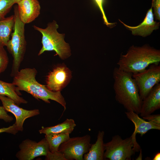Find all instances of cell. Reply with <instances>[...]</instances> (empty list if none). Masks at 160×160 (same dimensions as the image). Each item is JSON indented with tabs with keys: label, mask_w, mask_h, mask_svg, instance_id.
Returning a JSON list of instances; mask_svg holds the SVG:
<instances>
[{
	"label": "cell",
	"mask_w": 160,
	"mask_h": 160,
	"mask_svg": "<svg viewBox=\"0 0 160 160\" xmlns=\"http://www.w3.org/2000/svg\"><path fill=\"white\" fill-rule=\"evenodd\" d=\"M132 74L114 68L113 77V88L116 101L122 105L127 111L140 113L142 100Z\"/></svg>",
	"instance_id": "6da1fadb"
},
{
	"label": "cell",
	"mask_w": 160,
	"mask_h": 160,
	"mask_svg": "<svg viewBox=\"0 0 160 160\" xmlns=\"http://www.w3.org/2000/svg\"><path fill=\"white\" fill-rule=\"evenodd\" d=\"M37 71L34 68L22 69L13 77L12 83L16 89L24 91L31 95L37 100L40 99L47 103L49 100H54L66 109V102L60 91L55 92L49 89L46 85L39 83L36 79Z\"/></svg>",
	"instance_id": "7a4b0ae2"
},
{
	"label": "cell",
	"mask_w": 160,
	"mask_h": 160,
	"mask_svg": "<svg viewBox=\"0 0 160 160\" xmlns=\"http://www.w3.org/2000/svg\"><path fill=\"white\" fill-rule=\"evenodd\" d=\"M160 62V50L145 44L131 46L126 54H121L117 64L119 69L133 74L144 70L151 64H159Z\"/></svg>",
	"instance_id": "3957f363"
},
{
	"label": "cell",
	"mask_w": 160,
	"mask_h": 160,
	"mask_svg": "<svg viewBox=\"0 0 160 160\" xmlns=\"http://www.w3.org/2000/svg\"><path fill=\"white\" fill-rule=\"evenodd\" d=\"M34 29L42 34V47L38 53L40 55L45 51H54L62 59L69 57L71 55V50L68 44L64 40L65 34L59 33L57 29L59 26L56 22L53 20L49 23L47 27L42 28L34 25Z\"/></svg>",
	"instance_id": "277c9868"
},
{
	"label": "cell",
	"mask_w": 160,
	"mask_h": 160,
	"mask_svg": "<svg viewBox=\"0 0 160 160\" xmlns=\"http://www.w3.org/2000/svg\"><path fill=\"white\" fill-rule=\"evenodd\" d=\"M15 23L11 38L6 46L13 58L11 76L14 77L19 71L26 49V43L25 36V24L20 19L17 6L14 7Z\"/></svg>",
	"instance_id": "5b68a950"
},
{
	"label": "cell",
	"mask_w": 160,
	"mask_h": 160,
	"mask_svg": "<svg viewBox=\"0 0 160 160\" xmlns=\"http://www.w3.org/2000/svg\"><path fill=\"white\" fill-rule=\"evenodd\" d=\"M136 134L134 132L124 139L118 135H115L110 141L104 143V157L110 160H130L136 152L140 151L137 141Z\"/></svg>",
	"instance_id": "8992f818"
},
{
	"label": "cell",
	"mask_w": 160,
	"mask_h": 160,
	"mask_svg": "<svg viewBox=\"0 0 160 160\" xmlns=\"http://www.w3.org/2000/svg\"><path fill=\"white\" fill-rule=\"evenodd\" d=\"M91 137L86 135L81 137L69 138L60 145L58 151L66 160H83L84 155L90 147Z\"/></svg>",
	"instance_id": "52a82bcc"
},
{
	"label": "cell",
	"mask_w": 160,
	"mask_h": 160,
	"mask_svg": "<svg viewBox=\"0 0 160 160\" xmlns=\"http://www.w3.org/2000/svg\"><path fill=\"white\" fill-rule=\"evenodd\" d=\"M148 67L143 71L132 74L142 100L147 96L153 87L160 82V65L153 64Z\"/></svg>",
	"instance_id": "ba28073f"
},
{
	"label": "cell",
	"mask_w": 160,
	"mask_h": 160,
	"mask_svg": "<svg viewBox=\"0 0 160 160\" xmlns=\"http://www.w3.org/2000/svg\"><path fill=\"white\" fill-rule=\"evenodd\" d=\"M19 148L15 156L20 160H31L39 156H46L50 151L45 137L38 142L25 139L19 145Z\"/></svg>",
	"instance_id": "9c48e42d"
},
{
	"label": "cell",
	"mask_w": 160,
	"mask_h": 160,
	"mask_svg": "<svg viewBox=\"0 0 160 160\" xmlns=\"http://www.w3.org/2000/svg\"><path fill=\"white\" fill-rule=\"evenodd\" d=\"M0 100L5 109L12 113L15 117V124L19 131H23V123L26 119L40 114L39 109L29 110L21 108L12 99L6 96L0 95Z\"/></svg>",
	"instance_id": "30bf717a"
},
{
	"label": "cell",
	"mask_w": 160,
	"mask_h": 160,
	"mask_svg": "<svg viewBox=\"0 0 160 160\" xmlns=\"http://www.w3.org/2000/svg\"><path fill=\"white\" fill-rule=\"evenodd\" d=\"M71 74L70 70L66 66H57L47 76L46 86L51 91H60L70 81Z\"/></svg>",
	"instance_id": "8fae6325"
},
{
	"label": "cell",
	"mask_w": 160,
	"mask_h": 160,
	"mask_svg": "<svg viewBox=\"0 0 160 160\" xmlns=\"http://www.w3.org/2000/svg\"><path fill=\"white\" fill-rule=\"evenodd\" d=\"M119 20L127 29L132 32V35L143 37L150 35L154 30L158 29L160 25L159 22L154 20V15L152 7L148 11L143 22L137 26L128 25L119 19Z\"/></svg>",
	"instance_id": "7c38bea8"
},
{
	"label": "cell",
	"mask_w": 160,
	"mask_h": 160,
	"mask_svg": "<svg viewBox=\"0 0 160 160\" xmlns=\"http://www.w3.org/2000/svg\"><path fill=\"white\" fill-rule=\"evenodd\" d=\"M17 4L19 18L25 24L34 21L40 14L41 7L38 0H22Z\"/></svg>",
	"instance_id": "4fadbf2b"
},
{
	"label": "cell",
	"mask_w": 160,
	"mask_h": 160,
	"mask_svg": "<svg viewBox=\"0 0 160 160\" xmlns=\"http://www.w3.org/2000/svg\"><path fill=\"white\" fill-rule=\"evenodd\" d=\"M160 108V83L156 85L142 100L140 116L151 114Z\"/></svg>",
	"instance_id": "5bb4252c"
},
{
	"label": "cell",
	"mask_w": 160,
	"mask_h": 160,
	"mask_svg": "<svg viewBox=\"0 0 160 160\" xmlns=\"http://www.w3.org/2000/svg\"><path fill=\"white\" fill-rule=\"evenodd\" d=\"M125 113L127 118L134 124L135 129L133 132L136 134H140L143 136L151 129L160 130V125L151 121H146L134 112L127 111Z\"/></svg>",
	"instance_id": "9a60e30c"
},
{
	"label": "cell",
	"mask_w": 160,
	"mask_h": 160,
	"mask_svg": "<svg viewBox=\"0 0 160 160\" xmlns=\"http://www.w3.org/2000/svg\"><path fill=\"white\" fill-rule=\"evenodd\" d=\"M104 131H99L95 143L91 144L88 152L83 156L84 160H103L105 149L103 138Z\"/></svg>",
	"instance_id": "2e32d148"
},
{
	"label": "cell",
	"mask_w": 160,
	"mask_h": 160,
	"mask_svg": "<svg viewBox=\"0 0 160 160\" xmlns=\"http://www.w3.org/2000/svg\"><path fill=\"white\" fill-rule=\"evenodd\" d=\"M76 124L73 119H67L63 122L57 125L49 127H42L39 130L40 134L46 135L60 133H71Z\"/></svg>",
	"instance_id": "e0dca14e"
},
{
	"label": "cell",
	"mask_w": 160,
	"mask_h": 160,
	"mask_svg": "<svg viewBox=\"0 0 160 160\" xmlns=\"http://www.w3.org/2000/svg\"><path fill=\"white\" fill-rule=\"evenodd\" d=\"M15 18L14 15L0 20V45L6 46L10 39L14 26Z\"/></svg>",
	"instance_id": "ac0fdd59"
},
{
	"label": "cell",
	"mask_w": 160,
	"mask_h": 160,
	"mask_svg": "<svg viewBox=\"0 0 160 160\" xmlns=\"http://www.w3.org/2000/svg\"><path fill=\"white\" fill-rule=\"evenodd\" d=\"M0 95L10 98L18 105L28 103L26 100L19 95L15 86L12 83H7L0 80Z\"/></svg>",
	"instance_id": "d6986e66"
},
{
	"label": "cell",
	"mask_w": 160,
	"mask_h": 160,
	"mask_svg": "<svg viewBox=\"0 0 160 160\" xmlns=\"http://www.w3.org/2000/svg\"><path fill=\"white\" fill-rule=\"evenodd\" d=\"M69 134L65 133L45 135L50 151L52 153L58 151L60 145L69 138Z\"/></svg>",
	"instance_id": "ffe728a7"
},
{
	"label": "cell",
	"mask_w": 160,
	"mask_h": 160,
	"mask_svg": "<svg viewBox=\"0 0 160 160\" xmlns=\"http://www.w3.org/2000/svg\"><path fill=\"white\" fill-rule=\"evenodd\" d=\"M15 4L14 0H0V15L5 17Z\"/></svg>",
	"instance_id": "44dd1931"
},
{
	"label": "cell",
	"mask_w": 160,
	"mask_h": 160,
	"mask_svg": "<svg viewBox=\"0 0 160 160\" xmlns=\"http://www.w3.org/2000/svg\"><path fill=\"white\" fill-rule=\"evenodd\" d=\"M9 63V58L4 47L0 45V74L7 68Z\"/></svg>",
	"instance_id": "7402d4cb"
},
{
	"label": "cell",
	"mask_w": 160,
	"mask_h": 160,
	"mask_svg": "<svg viewBox=\"0 0 160 160\" xmlns=\"http://www.w3.org/2000/svg\"><path fill=\"white\" fill-rule=\"evenodd\" d=\"M94 4L98 8L102 15L104 24L108 27L114 26L116 23H110L108 20L104 9L103 6L105 3V0H93Z\"/></svg>",
	"instance_id": "603a6c76"
},
{
	"label": "cell",
	"mask_w": 160,
	"mask_h": 160,
	"mask_svg": "<svg viewBox=\"0 0 160 160\" xmlns=\"http://www.w3.org/2000/svg\"><path fill=\"white\" fill-rule=\"evenodd\" d=\"M46 160H66L63 154L59 151L52 153L50 151L45 156Z\"/></svg>",
	"instance_id": "cb8c5ba5"
},
{
	"label": "cell",
	"mask_w": 160,
	"mask_h": 160,
	"mask_svg": "<svg viewBox=\"0 0 160 160\" xmlns=\"http://www.w3.org/2000/svg\"><path fill=\"white\" fill-rule=\"evenodd\" d=\"M153 9L156 20H160V0H152V6Z\"/></svg>",
	"instance_id": "d4e9b609"
},
{
	"label": "cell",
	"mask_w": 160,
	"mask_h": 160,
	"mask_svg": "<svg viewBox=\"0 0 160 160\" xmlns=\"http://www.w3.org/2000/svg\"><path fill=\"white\" fill-rule=\"evenodd\" d=\"M0 119H2L6 122H10L13 120V118L9 115L7 111L3 106H0Z\"/></svg>",
	"instance_id": "484cf974"
},
{
	"label": "cell",
	"mask_w": 160,
	"mask_h": 160,
	"mask_svg": "<svg viewBox=\"0 0 160 160\" xmlns=\"http://www.w3.org/2000/svg\"><path fill=\"white\" fill-rule=\"evenodd\" d=\"M143 119L148 121H151L155 124L160 125V115L150 114L149 115L143 117Z\"/></svg>",
	"instance_id": "4316f807"
},
{
	"label": "cell",
	"mask_w": 160,
	"mask_h": 160,
	"mask_svg": "<svg viewBox=\"0 0 160 160\" xmlns=\"http://www.w3.org/2000/svg\"><path fill=\"white\" fill-rule=\"evenodd\" d=\"M16 125L14 123L12 125L7 127H4L0 129V133L7 132L15 135L18 132Z\"/></svg>",
	"instance_id": "83f0119b"
},
{
	"label": "cell",
	"mask_w": 160,
	"mask_h": 160,
	"mask_svg": "<svg viewBox=\"0 0 160 160\" xmlns=\"http://www.w3.org/2000/svg\"><path fill=\"white\" fill-rule=\"evenodd\" d=\"M153 160H160V153L158 152L155 156Z\"/></svg>",
	"instance_id": "f1b7e54d"
},
{
	"label": "cell",
	"mask_w": 160,
	"mask_h": 160,
	"mask_svg": "<svg viewBox=\"0 0 160 160\" xmlns=\"http://www.w3.org/2000/svg\"><path fill=\"white\" fill-rule=\"evenodd\" d=\"M15 3L17 4L18 2L22 0H14Z\"/></svg>",
	"instance_id": "f546056e"
},
{
	"label": "cell",
	"mask_w": 160,
	"mask_h": 160,
	"mask_svg": "<svg viewBox=\"0 0 160 160\" xmlns=\"http://www.w3.org/2000/svg\"><path fill=\"white\" fill-rule=\"evenodd\" d=\"M4 17H3L1 16L0 15V20H1V19L4 18Z\"/></svg>",
	"instance_id": "4dcf8cb0"
}]
</instances>
